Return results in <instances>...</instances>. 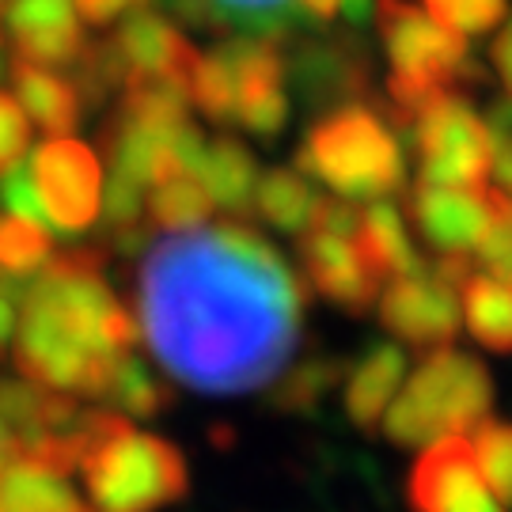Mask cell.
Wrapping results in <instances>:
<instances>
[{
	"label": "cell",
	"mask_w": 512,
	"mask_h": 512,
	"mask_svg": "<svg viewBox=\"0 0 512 512\" xmlns=\"http://www.w3.org/2000/svg\"><path fill=\"white\" fill-rule=\"evenodd\" d=\"M509 198L497 186H429L418 183L406 194L410 220L437 255H471L494 228Z\"/></svg>",
	"instance_id": "9"
},
{
	"label": "cell",
	"mask_w": 512,
	"mask_h": 512,
	"mask_svg": "<svg viewBox=\"0 0 512 512\" xmlns=\"http://www.w3.org/2000/svg\"><path fill=\"white\" fill-rule=\"evenodd\" d=\"M471 452H475V463L490 494L505 509H512V425L482 418L471 429Z\"/></svg>",
	"instance_id": "26"
},
{
	"label": "cell",
	"mask_w": 512,
	"mask_h": 512,
	"mask_svg": "<svg viewBox=\"0 0 512 512\" xmlns=\"http://www.w3.org/2000/svg\"><path fill=\"white\" fill-rule=\"evenodd\" d=\"M300 262H304V274L315 285V293L327 296L338 308L365 315L380 300L384 281L368 270L365 255L357 247V236L304 228L300 232Z\"/></svg>",
	"instance_id": "13"
},
{
	"label": "cell",
	"mask_w": 512,
	"mask_h": 512,
	"mask_svg": "<svg viewBox=\"0 0 512 512\" xmlns=\"http://www.w3.org/2000/svg\"><path fill=\"white\" fill-rule=\"evenodd\" d=\"M0 202L4 209L19 220H31L38 228H46V213H42V202H38L35 194V183H31V167L23 164H12L4 167V179H0Z\"/></svg>",
	"instance_id": "32"
},
{
	"label": "cell",
	"mask_w": 512,
	"mask_h": 512,
	"mask_svg": "<svg viewBox=\"0 0 512 512\" xmlns=\"http://www.w3.org/2000/svg\"><path fill=\"white\" fill-rule=\"evenodd\" d=\"M103 399H110V406H118V414L122 418H156V414H164L167 403H171V391H167L148 365L129 349L122 353L114 368H110V380L103 387Z\"/></svg>",
	"instance_id": "23"
},
{
	"label": "cell",
	"mask_w": 512,
	"mask_h": 512,
	"mask_svg": "<svg viewBox=\"0 0 512 512\" xmlns=\"http://www.w3.org/2000/svg\"><path fill=\"white\" fill-rule=\"evenodd\" d=\"M494 380L482 361L456 349H429L403 391L384 410V433L399 448H425L433 440L463 437L490 418Z\"/></svg>",
	"instance_id": "5"
},
{
	"label": "cell",
	"mask_w": 512,
	"mask_h": 512,
	"mask_svg": "<svg viewBox=\"0 0 512 512\" xmlns=\"http://www.w3.org/2000/svg\"><path fill=\"white\" fill-rule=\"evenodd\" d=\"M342 380V361L334 357H308L285 372V380L274 387L270 403L285 414H311L330 395V387Z\"/></svg>",
	"instance_id": "25"
},
{
	"label": "cell",
	"mask_w": 512,
	"mask_h": 512,
	"mask_svg": "<svg viewBox=\"0 0 512 512\" xmlns=\"http://www.w3.org/2000/svg\"><path fill=\"white\" fill-rule=\"evenodd\" d=\"M209 202L236 213V217H247L251 213V198H255V179L258 167L255 156L247 148L232 141V137H220L213 145H205V164L198 171Z\"/></svg>",
	"instance_id": "19"
},
{
	"label": "cell",
	"mask_w": 512,
	"mask_h": 512,
	"mask_svg": "<svg viewBox=\"0 0 512 512\" xmlns=\"http://www.w3.org/2000/svg\"><path fill=\"white\" fill-rule=\"evenodd\" d=\"M65 475H57L31 459H12L0 471V512H42L73 501Z\"/></svg>",
	"instance_id": "22"
},
{
	"label": "cell",
	"mask_w": 512,
	"mask_h": 512,
	"mask_svg": "<svg viewBox=\"0 0 512 512\" xmlns=\"http://www.w3.org/2000/svg\"><path fill=\"white\" fill-rule=\"evenodd\" d=\"M376 23L384 38L391 76H387V126L395 137L410 133V122L437 95L482 84V69L471 61L463 35L440 27L406 0H376Z\"/></svg>",
	"instance_id": "3"
},
{
	"label": "cell",
	"mask_w": 512,
	"mask_h": 512,
	"mask_svg": "<svg viewBox=\"0 0 512 512\" xmlns=\"http://www.w3.org/2000/svg\"><path fill=\"white\" fill-rule=\"evenodd\" d=\"M213 8H217L224 23H243L247 31H258V35H277V31H285V23H289V8H293V0H209Z\"/></svg>",
	"instance_id": "29"
},
{
	"label": "cell",
	"mask_w": 512,
	"mask_h": 512,
	"mask_svg": "<svg viewBox=\"0 0 512 512\" xmlns=\"http://www.w3.org/2000/svg\"><path fill=\"white\" fill-rule=\"evenodd\" d=\"M19 296H23V281L0 274V353L8 349L12 334H16L19 319Z\"/></svg>",
	"instance_id": "35"
},
{
	"label": "cell",
	"mask_w": 512,
	"mask_h": 512,
	"mask_svg": "<svg viewBox=\"0 0 512 512\" xmlns=\"http://www.w3.org/2000/svg\"><path fill=\"white\" fill-rule=\"evenodd\" d=\"M103 262V247H76L23 281L12 353L31 384L103 399L114 361L137 346L141 327L110 293Z\"/></svg>",
	"instance_id": "2"
},
{
	"label": "cell",
	"mask_w": 512,
	"mask_h": 512,
	"mask_svg": "<svg viewBox=\"0 0 512 512\" xmlns=\"http://www.w3.org/2000/svg\"><path fill=\"white\" fill-rule=\"evenodd\" d=\"M27 167L46 224L65 236H84L95 228L103 205V171L92 148L76 137H46Z\"/></svg>",
	"instance_id": "8"
},
{
	"label": "cell",
	"mask_w": 512,
	"mask_h": 512,
	"mask_svg": "<svg viewBox=\"0 0 512 512\" xmlns=\"http://www.w3.org/2000/svg\"><path fill=\"white\" fill-rule=\"evenodd\" d=\"M42 512H92L80 497H73V501H65V505H54V509H42Z\"/></svg>",
	"instance_id": "37"
},
{
	"label": "cell",
	"mask_w": 512,
	"mask_h": 512,
	"mask_svg": "<svg viewBox=\"0 0 512 512\" xmlns=\"http://www.w3.org/2000/svg\"><path fill=\"white\" fill-rule=\"evenodd\" d=\"M8 35L19 54L16 61H27L38 69L73 65L88 46L73 0H12Z\"/></svg>",
	"instance_id": "14"
},
{
	"label": "cell",
	"mask_w": 512,
	"mask_h": 512,
	"mask_svg": "<svg viewBox=\"0 0 512 512\" xmlns=\"http://www.w3.org/2000/svg\"><path fill=\"white\" fill-rule=\"evenodd\" d=\"M315 202H319V194L311 190V183L300 175V171L274 167V171H266V175H258L255 179L251 209H255L266 224H274L277 232L300 236V232L308 228Z\"/></svg>",
	"instance_id": "21"
},
{
	"label": "cell",
	"mask_w": 512,
	"mask_h": 512,
	"mask_svg": "<svg viewBox=\"0 0 512 512\" xmlns=\"http://www.w3.org/2000/svg\"><path fill=\"white\" fill-rule=\"evenodd\" d=\"M403 368H406V357L399 346H372L357 361V368L349 372L346 380V410L353 425L361 429V433H372L380 418H384V410L391 406L395 399V391L403 384Z\"/></svg>",
	"instance_id": "17"
},
{
	"label": "cell",
	"mask_w": 512,
	"mask_h": 512,
	"mask_svg": "<svg viewBox=\"0 0 512 512\" xmlns=\"http://www.w3.org/2000/svg\"><path fill=\"white\" fill-rule=\"evenodd\" d=\"M304 179L327 183L346 202H384L406 179V156L395 129L376 107L346 103L327 110L296 152Z\"/></svg>",
	"instance_id": "4"
},
{
	"label": "cell",
	"mask_w": 512,
	"mask_h": 512,
	"mask_svg": "<svg viewBox=\"0 0 512 512\" xmlns=\"http://www.w3.org/2000/svg\"><path fill=\"white\" fill-rule=\"evenodd\" d=\"M380 319L406 346L444 349L459 327V289L437 266L421 262L418 270L380 289Z\"/></svg>",
	"instance_id": "10"
},
{
	"label": "cell",
	"mask_w": 512,
	"mask_h": 512,
	"mask_svg": "<svg viewBox=\"0 0 512 512\" xmlns=\"http://www.w3.org/2000/svg\"><path fill=\"white\" fill-rule=\"evenodd\" d=\"M31 148V118L23 114L16 95L0 92V171L23 160Z\"/></svg>",
	"instance_id": "33"
},
{
	"label": "cell",
	"mask_w": 512,
	"mask_h": 512,
	"mask_svg": "<svg viewBox=\"0 0 512 512\" xmlns=\"http://www.w3.org/2000/svg\"><path fill=\"white\" fill-rule=\"evenodd\" d=\"M99 512H156L190 494V467L171 440L118 421L84 448L80 467Z\"/></svg>",
	"instance_id": "6"
},
{
	"label": "cell",
	"mask_w": 512,
	"mask_h": 512,
	"mask_svg": "<svg viewBox=\"0 0 512 512\" xmlns=\"http://www.w3.org/2000/svg\"><path fill=\"white\" fill-rule=\"evenodd\" d=\"M425 16L456 35H486L509 16V0H421Z\"/></svg>",
	"instance_id": "28"
},
{
	"label": "cell",
	"mask_w": 512,
	"mask_h": 512,
	"mask_svg": "<svg viewBox=\"0 0 512 512\" xmlns=\"http://www.w3.org/2000/svg\"><path fill=\"white\" fill-rule=\"evenodd\" d=\"M73 4L80 23H88V27H110V23H118L122 16H129L141 0H73Z\"/></svg>",
	"instance_id": "34"
},
{
	"label": "cell",
	"mask_w": 512,
	"mask_h": 512,
	"mask_svg": "<svg viewBox=\"0 0 512 512\" xmlns=\"http://www.w3.org/2000/svg\"><path fill=\"white\" fill-rule=\"evenodd\" d=\"M285 76H293L296 92L308 107L334 110L365 95L368 57L361 54V46L349 42H304L285 65Z\"/></svg>",
	"instance_id": "15"
},
{
	"label": "cell",
	"mask_w": 512,
	"mask_h": 512,
	"mask_svg": "<svg viewBox=\"0 0 512 512\" xmlns=\"http://www.w3.org/2000/svg\"><path fill=\"white\" fill-rule=\"evenodd\" d=\"M410 509L414 512H505L490 494L467 437H444L425 444L410 471Z\"/></svg>",
	"instance_id": "11"
},
{
	"label": "cell",
	"mask_w": 512,
	"mask_h": 512,
	"mask_svg": "<svg viewBox=\"0 0 512 512\" xmlns=\"http://www.w3.org/2000/svg\"><path fill=\"white\" fill-rule=\"evenodd\" d=\"M482 122L490 133V167L497 175V190L512 202V99L494 103Z\"/></svg>",
	"instance_id": "31"
},
{
	"label": "cell",
	"mask_w": 512,
	"mask_h": 512,
	"mask_svg": "<svg viewBox=\"0 0 512 512\" xmlns=\"http://www.w3.org/2000/svg\"><path fill=\"white\" fill-rule=\"evenodd\" d=\"M137 293L152 357L202 395L274 384L300 342L304 289L247 224L167 232L141 262Z\"/></svg>",
	"instance_id": "1"
},
{
	"label": "cell",
	"mask_w": 512,
	"mask_h": 512,
	"mask_svg": "<svg viewBox=\"0 0 512 512\" xmlns=\"http://www.w3.org/2000/svg\"><path fill=\"white\" fill-rule=\"evenodd\" d=\"M406 141L414 145L421 183L482 186L490 175V133L475 107L459 92L437 95L410 122Z\"/></svg>",
	"instance_id": "7"
},
{
	"label": "cell",
	"mask_w": 512,
	"mask_h": 512,
	"mask_svg": "<svg viewBox=\"0 0 512 512\" xmlns=\"http://www.w3.org/2000/svg\"><path fill=\"white\" fill-rule=\"evenodd\" d=\"M490 61H494L497 76L505 80V88L512 92V19L501 27V35L494 38V50H490Z\"/></svg>",
	"instance_id": "36"
},
{
	"label": "cell",
	"mask_w": 512,
	"mask_h": 512,
	"mask_svg": "<svg viewBox=\"0 0 512 512\" xmlns=\"http://www.w3.org/2000/svg\"><path fill=\"white\" fill-rule=\"evenodd\" d=\"M463 319L478 346L490 353H512V285L486 274H471L459 285Z\"/></svg>",
	"instance_id": "20"
},
{
	"label": "cell",
	"mask_w": 512,
	"mask_h": 512,
	"mask_svg": "<svg viewBox=\"0 0 512 512\" xmlns=\"http://www.w3.org/2000/svg\"><path fill=\"white\" fill-rule=\"evenodd\" d=\"M50 251H54V239L46 228L19 217L0 220V274L4 277L27 281L50 262Z\"/></svg>",
	"instance_id": "27"
},
{
	"label": "cell",
	"mask_w": 512,
	"mask_h": 512,
	"mask_svg": "<svg viewBox=\"0 0 512 512\" xmlns=\"http://www.w3.org/2000/svg\"><path fill=\"white\" fill-rule=\"evenodd\" d=\"M357 247L365 255L368 270L380 281H395V277L418 270L421 258L410 243L406 220L399 213V205L391 202H372L361 209V228H357Z\"/></svg>",
	"instance_id": "18"
},
{
	"label": "cell",
	"mask_w": 512,
	"mask_h": 512,
	"mask_svg": "<svg viewBox=\"0 0 512 512\" xmlns=\"http://www.w3.org/2000/svg\"><path fill=\"white\" fill-rule=\"evenodd\" d=\"M8 76L16 84V103L23 114L38 122L50 137H65L80 122V92L69 76H57L54 69H38L27 61H12Z\"/></svg>",
	"instance_id": "16"
},
{
	"label": "cell",
	"mask_w": 512,
	"mask_h": 512,
	"mask_svg": "<svg viewBox=\"0 0 512 512\" xmlns=\"http://www.w3.org/2000/svg\"><path fill=\"white\" fill-rule=\"evenodd\" d=\"M145 213L164 232H186L202 228V220L213 213V202L198 175H171L152 190V198H145Z\"/></svg>",
	"instance_id": "24"
},
{
	"label": "cell",
	"mask_w": 512,
	"mask_h": 512,
	"mask_svg": "<svg viewBox=\"0 0 512 512\" xmlns=\"http://www.w3.org/2000/svg\"><path fill=\"white\" fill-rule=\"evenodd\" d=\"M8 463H12V459H8V456H0V471H4V467H8Z\"/></svg>",
	"instance_id": "39"
},
{
	"label": "cell",
	"mask_w": 512,
	"mask_h": 512,
	"mask_svg": "<svg viewBox=\"0 0 512 512\" xmlns=\"http://www.w3.org/2000/svg\"><path fill=\"white\" fill-rule=\"evenodd\" d=\"M8 73V57H4V46H0V76Z\"/></svg>",
	"instance_id": "38"
},
{
	"label": "cell",
	"mask_w": 512,
	"mask_h": 512,
	"mask_svg": "<svg viewBox=\"0 0 512 512\" xmlns=\"http://www.w3.org/2000/svg\"><path fill=\"white\" fill-rule=\"evenodd\" d=\"M471 255H475L478 270H486V277H497V281H509L512 285V202L501 209L494 228L482 236V243Z\"/></svg>",
	"instance_id": "30"
},
{
	"label": "cell",
	"mask_w": 512,
	"mask_h": 512,
	"mask_svg": "<svg viewBox=\"0 0 512 512\" xmlns=\"http://www.w3.org/2000/svg\"><path fill=\"white\" fill-rule=\"evenodd\" d=\"M4 8H8V0H0V12H4Z\"/></svg>",
	"instance_id": "40"
},
{
	"label": "cell",
	"mask_w": 512,
	"mask_h": 512,
	"mask_svg": "<svg viewBox=\"0 0 512 512\" xmlns=\"http://www.w3.org/2000/svg\"><path fill=\"white\" fill-rule=\"evenodd\" d=\"M110 46L122 61V76H126L122 88H133V84H179L190 95V73H194L198 50L164 16L129 12L118 23Z\"/></svg>",
	"instance_id": "12"
}]
</instances>
